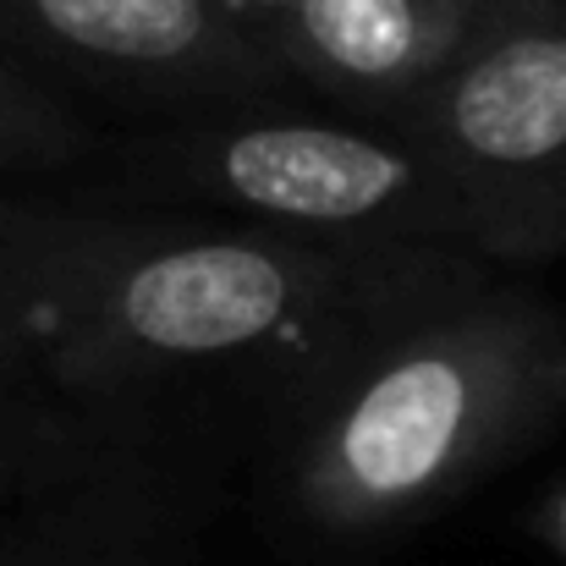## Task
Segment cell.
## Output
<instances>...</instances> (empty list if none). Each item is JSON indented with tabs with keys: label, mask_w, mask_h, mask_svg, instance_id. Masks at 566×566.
<instances>
[{
	"label": "cell",
	"mask_w": 566,
	"mask_h": 566,
	"mask_svg": "<svg viewBox=\"0 0 566 566\" xmlns=\"http://www.w3.org/2000/svg\"><path fill=\"white\" fill-rule=\"evenodd\" d=\"M0 264L39 314L55 401L253 379L275 412L379 314L484 270L451 248L33 198H0Z\"/></svg>",
	"instance_id": "6da1fadb"
},
{
	"label": "cell",
	"mask_w": 566,
	"mask_h": 566,
	"mask_svg": "<svg viewBox=\"0 0 566 566\" xmlns=\"http://www.w3.org/2000/svg\"><path fill=\"white\" fill-rule=\"evenodd\" d=\"M566 401V325L473 270L342 342L275 412V501L336 545L401 534L512 462Z\"/></svg>",
	"instance_id": "7a4b0ae2"
},
{
	"label": "cell",
	"mask_w": 566,
	"mask_h": 566,
	"mask_svg": "<svg viewBox=\"0 0 566 566\" xmlns=\"http://www.w3.org/2000/svg\"><path fill=\"white\" fill-rule=\"evenodd\" d=\"M116 192L144 209L188 203L297 237L473 253L468 192L451 166L412 133L358 116L319 122L270 105L203 111L133 144Z\"/></svg>",
	"instance_id": "3957f363"
},
{
	"label": "cell",
	"mask_w": 566,
	"mask_h": 566,
	"mask_svg": "<svg viewBox=\"0 0 566 566\" xmlns=\"http://www.w3.org/2000/svg\"><path fill=\"white\" fill-rule=\"evenodd\" d=\"M385 127L451 166L484 264L528 270L566 253V0H528Z\"/></svg>",
	"instance_id": "277c9868"
},
{
	"label": "cell",
	"mask_w": 566,
	"mask_h": 566,
	"mask_svg": "<svg viewBox=\"0 0 566 566\" xmlns=\"http://www.w3.org/2000/svg\"><path fill=\"white\" fill-rule=\"evenodd\" d=\"M0 55L55 94L166 111L275 105L292 88L226 0H0Z\"/></svg>",
	"instance_id": "5b68a950"
},
{
	"label": "cell",
	"mask_w": 566,
	"mask_h": 566,
	"mask_svg": "<svg viewBox=\"0 0 566 566\" xmlns=\"http://www.w3.org/2000/svg\"><path fill=\"white\" fill-rule=\"evenodd\" d=\"M226 11L292 88L385 127L528 0H226Z\"/></svg>",
	"instance_id": "8992f818"
},
{
	"label": "cell",
	"mask_w": 566,
	"mask_h": 566,
	"mask_svg": "<svg viewBox=\"0 0 566 566\" xmlns=\"http://www.w3.org/2000/svg\"><path fill=\"white\" fill-rule=\"evenodd\" d=\"M94 149L77 105L0 55V177L6 171H66Z\"/></svg>",
	"instance_id": "52a82bcc"
},
{
	"label": "cell",
	"mask_w": 566,
	"mask_h": 566,
	"mask_svg": "<svg viewBox=\"0 0 566 566\" xmlns=\"http://www.w3.org/2000/svg\"><path fill=\"white\" fill-rule=\"evenodd\" d=\"M50 401L55 396L0 385V512L22 490H33L44 479L55 484L77 462V434L55 418Z\"/></svg>",
	"instance_id": "ba28073f"
},
{
	"label": "cell",
	"mask_w": 566,
	"mask_h": 566,
	"mask_svg": "<svg viewBox=\"0 0 566 566\" xmlns=\"http://www.w3.org/2000/svg\"><path fill=\"white\" fill-rule=\"evenodd\" d=\"M0 385L17 390H44V331L33 303L22 297V286L11 281V270L0 264Z\"/></svg>",
	"instance_id": "9c48e42d"
},
{
	"label": "cell",
	"mask_w": 566,
	"mask_h": 566,
	"mask_svg": "<svg viewBox=\"0 0 566 566\" xmlns=\"http://www.w3.org/2000/svg\"><path fill=\"white\" fill-rule=\"evenodd\" d=\"M539 539L566 562V484H556L551 501L539 506Z\"/></svg>",
	"instance_id": "30bf717a"
},
{
	"label": "cell",
	"mask_w": 566,
	"mask_h": 566,
	"mask_svg": "<svg viewBox=\"0 0 566 566\" xmlns=\"http://www.w3.org/2000/svg\"><path fill=\"white\" fill-rule=\"evenodd\" d=\"M0 566H144V562H122V556H17V562H0Z\"/></svg>",
	"instance_id": "8fae6325"
}]
</instances>
